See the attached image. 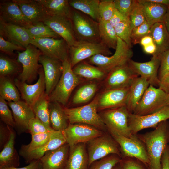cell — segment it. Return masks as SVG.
Here are the masks:
<instances>
[{
	"instance_id": "6da1fadb",
	"label": "cell",
	"mask_w": 169,
	"mask_h": 169,
	"mask_svg": "<svg viewBox=\"0 0 169 169\" xmlns=\"http://www.w3.org/2000/svg\"><path fill=\"white\" fill-rule=\"evenodd\" d=\"M166 121L161 122L155 129L141 136L146 145L149 169H161V158L167 138Z\"/></svg>"
},
{
	"instance_id": "7a4b0ae2",
	"label": "cell",
	"mask_w": 169,
	"mask_h": 169,
	"mask_svg": "<svg viewBox=\"0 0 169 169\" xmlns=\"http://www.w3.org/2000/svg\"><path fill=\"white\" fill-rule=\"evenodd\" d=\"M69 18L77 41L92 43L101 42L98 22L87 15L72 8Z\"/></svg>"
},
{
	"instance_id": "3957f363",
	"label": "cell",
	"mask_w": 169,
	"mask_h": 169,
	"mask_svg": "<svg viewBox=\"0 0 169 169\" xmlns=\"http://www.w3.org/2000/svg\"><path fill=\"white\" fill-rule=\"evenodd\" d=\"M98 97L89 104L81 107L64 108L69 124L81 123L92 126L99 130L107 128L102 118L97 113Z\"/></svg>"
},
{
	"instance_id": "277c9868",
	"label": "cell",
	"mask_w": 169,
	"mask_h": 169,
	"mask_svg": "<svg viewBox=\"0 0 169 169\" xmlns=\"http://www.w3.org/2000/svg\"><path fill=\"white\" fill-rule=\"evenodd\" d=\"M114 54L111 56L98 54L88 59L89 62L108 74L115 68L128 63L133 54L131 48L117 37Z\"/></svg>"
},
{
	"instance_id": "5b68a950",
	"label": "cell",
	"mask_w": 169,
	"mask_h": 169,
	"mask_svg": "<svg viewBox=\"0 0 169 169\" xmlns=\"http://www.w3.org/2000/svg\"><path fill=\"white\" fill-rule=\"evenodd\" d=\"M62 75L56 87L49 96V102L65 105L73 90L79 83L78 76L73 71L69 59L63 62Z\"/></svg>"
},
{
	"instance_id": "8992f818",
	"label": "cell",
	"mask_w": 169,
	"mask_h": 169,
	"mask_svg": "<svg viewBox=\"0 0 169 169\" xmlns=\"http://www.w3.org/2000/svg\"><path fill=\"white\" fill-rule=\"evenodd\" d=\"M169 106L168 94L163 90L150 84L132 114L139 116L156 112Z\"/></svg>"
},
{
	"instance_id": "52a82bcc",
	"label": "cell",
	"mask_w": 169,
	"mask_h": 169,
	"mask_svg": "<svg viewBox=\"0 0 169 169\" xmlns=\"http://www.w3.org/2000/svg\"><path fill=\"white\" fill-rule=\"evenodd\" d=\"M17 60L22 67L18 79L20 80L30 83L35 80L38 74L39 69L42 67L39 64V58L42 54L36 47L30 44L23 52L17 51Z\"/></svg>"
},
{
	"instance_id": "ba28073f",
	"label": "cell",
	"mask_w": 169,
	"mask_h": 169,
	"mask_svg": "<svg viewBox=\"0 0 169 169\" xmlns=\"http://www.w3.org/2000/svg\"><path fill=\"white\" fill-rule=\"evenodd\" d=\"M130 113L126 106H123L107 109L100 116L110 133L129 138L133 135L128 124Z\"/></svg>"
},
{
	"instance_id": "9c48e42d",
	"label": "cell",
	"mask_w": 169,
	"mask_h": 169,
	"mask_svg": "<svg viewBox=\"0 0 169 169\" xmlns=\"http://www.w3.org/2000/svg\"><path fill=\"white\" fill-rule=\"evenodd\" d=\"M98 54L108 56L112 53L102 42H78L76 45L69 47V59L72 67L84 59Z\"/></svg>"
},
{
	"instance_id": "30bf717a",
	"label": "cell",
	"mask_w": 169,
	"mask_h": 169,
	"mask_svg": "<svg viewBox=\"0 0 169 169\" xmlns=\"http://www.w3.org/2000/svg\"><path fill=\"white\" fill-rule=\"evenodd\" d=\"M30 44L38 48L43 54L62 62L69 59V46L62 38H45L31 40Z\"/></svg>"
},
{
	"instance_id": "8fae6325",
	"label": "cell",
	"mask_w": 169,
	"mask_h": 169,
	"mask_svg": "<svg viewBox=\"0 0 169 169\" xmlns=\"http://www.w3.org/2000/svg\"><path fill=\"white\" fill-rule=\"evenodd\" d=\"M169 119V106L164 107L159 111L149 115L139 116L130 113L128 124L133 135L146 128H155L161 122Z\"/></svg>"
},
{
	"instance_id": "7c38bea8",
	"label": "cell",
	"mask_w": 169,
	"mask_h": 169,
	"mask_svg": "<svg viewBox=\"0 0 169 169\" xmlns=\"http://www.w3.org/2000/svg\"><path fill=\"white\" fill-rule=\"evenodd\" d=\"M62 132L69 146L80 143H85L103 134L101 130L81 123L69 124Z\"/></svg>"
},
{
	"instance_id": "4fadbf2b",
	"label": "cell",
	"mask_w": 169,
	"mask_h": 169,
	"mask_svg": "<svg viewBox=\"0 0 169 169\" xmlns=\"http://www.w3.org/2000/svg\"><path fill=\"white\" fill-rule=\"evenodd\" d=\"M109 136L104 135L88 142L89 166L94 162L111 154L120 155L116 143Z\"/></svg>"
},
{
	"instance_id": "5bb4252c",
	"label": "cell",
	"mask_w": 169,
	"mask_h": 169,
	"mask_svg": "<svg viewBox=\"0 0 169 169\" xmlns=\"http://www.w3.org/2000/svg\"><path fill=\"white\" fill-rule=\"evenodd\" d=\"M110 134L120 146L125 156L135 158L148 165L149 160L146 149L135 135L128 138L115 133Z\"/></svg>"
},
{
	"instance_id": "9a60e30c",
	"label": "cell",
	"mask_w": 169,
	"mask_h": 169,
	"mask_svg": "<svg viewBox=\"0 0 169 169\" xmlns=\"http://www.w3.org/2000/svg\"><path fill=\"white\" fill-rule=\"evenodd\" d=\"M39 63L43 68L45 81V92L49 96L59 81L63 71V62L56 59L41 54Z\"/></svg>"
},
{
	"instance_id": "2e32d148",
	"label": "cell",
	"mask_w": 169,
	"mask_h": 169,
	"mask_svg": "<svg viewBox=\"0 0 169 169\" xmlns=\"http://www.w3.org/2000/svg\"><path fill=\"white\" fill-rule=\"evenodd\" d=\"M138 77L128 63L117 67L107 74L105 82V90L129 87L133 80Z\"/></svg>"
},
{
	"instance_id": "e0dca14e",
	"label": "cell",
	"mask_w": 169,
	"mask_h": 169,
	"mask_svg": "<svg viewBox=\"0 0 169 169\" xmlns=\"http://www.w3.org/2000/svg\"><path fill=\"white\" fill-rule=\"evenodd\" d=\"M44 23L63 39L69 47L78 44V41L75 38L72 22L69 17L62 15L50 16Z\"/></svg>"
},
{
	"instance_id": "ac0fdd59",
	"label": "cell",
	"mask_w": 169,
	"mask_h": 169,
	"mask_svg": "<svg viewBox=\"0 0 169 169\" xmlns=\"http://www.w3.org/2000/svg\"><path fill=\"white\" fill-rule=\"evenodd\" d=\"M38 74V81L33 84H28L18 79H15L14 80L15 84L20 93L22 98L31 106L45 92V81L43 67L39 69Z\"/></svg>"
},
{
	"instance_id": "d6986e66",
	"label": "cell",
	"mask_w": 169,
	"mask_h": 169,
	"mask_svg": "<svg viewBox=\"0 0 169 169\" xmlns=\"http://www.w3.org/2000/svg\"><path fill=\"white\" fill-rule=\"evenodd\" d=\"M128 64L135 73L146 79L150 84L159 86L158 72L160 61L158 56H152L150 60L145 62H137L131 59Z\"/></svg>"
},
{
	"instance_id": "ffe728a7",
	"label": "cell",
	"mask_w": 169,
	"mask_h": 169,
	"mask_svg": "<svg viewBox=\"0 0 169 169\" xmlns=\"http://www.w3.org/2000/svg\"><path fill=\"white\" fill-rule=\"evenodd\" d=\"M129 87L105 90L98 97V110L108 109L126 106Z\"/></svg>"
},
{
	"instance_id": "44dd1931",
	"label": "cell",
	"mask_w": 169,
	"mask_h": 169,
	"mask_svg": "<svg viewBox=\"0 0 169 169\" xmlns=\"http://www.w3.org/2000/svg\"><path fill=\"white\" fill-rule=\"evenodd\" d=\"M0 36L5 40L26 49L31 40L25 27L7 23L0 19Z\"/></svg>"
},
{
	"instance_id": "7402d4cb",
	"label": "cell",
	"mask_w": 169,
	"mask_h": 169,
	"mask_svg": "<svg viewBox=\"0 0 169 169\" xmlns=\"http://www.w3.org/2000/svg\"><path fill=\"white\" fill-rule=\"evenodd\" d=\"M28 21L33 24L44 22L50 16L37 0H13Z\"/></svg>"
},
{
	"instance_id": "603a6c76",
	"label": "cell",
	"mask_w": 169,
	"mask_h": 169,
	"mask_svg": "<svg viewBox=\"0 0 169 169\" xmlns=\"http://www.w3.org/2000/svg\"><path fill=\"white\" fill-rule=\"evenodd\" d=\"M0 19L7 23L25 28L31 24L26 18L18 5L13 0L0 2Z\"/></svg>"
},
{
	"instance_id": "cb8c5ba5",
	"label": "cell",
	"mask_w": 169,
	"mask_h": 169,
	"mask_svg": "<svg viewBox=\"0 0 169 169\" xmlns=\"http://www.w3.org/2000/svg\"><path fill=\"white\" fill-rule=\"evenodd\" d=\"M69 146L66 143L59 148L46 152L39 160L42 169H65Z\"/></svg>"
},
{
	"instance_id": "d4e9b609",
	"label": "cell",
	"mask_w": 169,
	"mask_h": 169,
	"mask_svg": "<svg viewBox=\"0 0 169 169\" xmlns=\"http://www.w3.org/2000/svg\"><path fill=\"white\" fill-rule=\"evenodd\" d=\"M66 143L62 131L54 130L45 144L36 149L20 155L26 162L29 163L33 161L39 160L47 152L56 149Z\"/></svg>"
},
{
	"instance_id": "484cf974",
	"label": "cell",
	"mask_w": 169,
	"mask_h": 169,
	"mask_svg": "<svg viewBox=\"0 0 169 169\" xmlns=\"http://www.w3.org/2000/svg\"><path fill=\"white\" fill-rule=\"evenodd\" d=\"M8 105L11 109L16 126L22 130L28 131L30 121L35 117L32 107L20 100L8 102Z\"/></svg>"
},
{
	"instance_id": "4316f807",
	"label": "cell",
	"mask_w": 169,
	"mask_h": 169,
	"mask_svg": "<svg viewBox=\"0 0 169 169\" xmlns=\"http://www.w3.org/2000/svg\"><path fill=\"white\" fill-rule=\"evenodd\" d=\"M89 159L84 143L69 146V156L65 169H88Z\"/></svg>"
},
{
	"instance_id": "83f0119b",
	"label": "cell",
	"mask_w": 169,
	"mask_h": 169,
	"mask_svg": "<svg viewBox=\"0 0 169 169\" xmlns=\"http://www.w3.org/2000/svg\"><path fill=\"white\" fill-rule=\"evenodd\" d=\"M139 0L142 5L146 21L151 27L156 23L163 22L167 6L149 0Z\"/></svg>"
},
{
	"instance_id": "f1b7e54d",
	"label": "cell",
	"mask_w": 169,
	"mask_h": 169,
	"mask_svg": "<svg viewBox=\"0 0 169 169\" xmlns=\"http://www.w3.org/2000/svg\"><path fill=\"white\" fill-rule=\"evenodd\" d=\"M148 35L156 47V53L152 56H158L169 49V33L163 22L157 23L151 26Z\"/></svg>"
},
{
	"instance_id": "f546056e",
	"label": "cell",
	"mask_w": 169,
	"mask_h": 169,
	"mask_svg": "<svg viewBox=\"0 0 169 169\" xmlns=\"http://www.w3.org/2000/svg\"><path fill=\"white\" fill-rule=\"evenodd\" d=\"M150 84L145 78L138 77L132 82L126 106L129 111L132 113Z\"/></svg>"
},
{
	"instance_id": "4dcf8cb0",
	"label": "cell",
	"mask_w": 169,
	"mask_h": 169,
	"mask_svg": "<svg viewBox=\"0 0 169 169\" xmlns=\"http://www.w3.org/2000/svg\"><path fill=\"white\" fill-rule=\"evenodd\" d=\"M15 134L11 129L9 138L0 153V167H17L19 158L14 148Z\"/></svg>"
},
{
	"instance_id": "1f68e13d",
	"label": "cell",
	"mask_w": 169,
	"mask_h": 169,
	"mask_svg": "<svg viewBox=\"0 0 169 169\" xmlns=\"http://www.w3.org/2000/svg\"><path fill=\"white\" fill-rule=\"evenodd\" d=\"M50 121L51 126L55 131H63L68 126V121L60 104L49 102V105Z\"/></svg>"
},
{
	"instance_id": "d6a6232c",
	"label": "cell",
	"mask_w": 169,
	"mask_h": 169,
	"mask_svg": "<svg viewBox=\"0 0 169 169\" xmlns=\"http://www.w3.org/2000/svg\"><path fill=\"white\" fill-rule=\"evenodd\" d=\"M100 2L99 0H69V3L72 8L87 15L98 22Z\"/></svg>"
},
{
	"instance_id": "836d02e7",
	"label": "cell",
	"mask_w": 169,
	"mask_h": 169,
	"mask_svg": "<svg viewBox=\"0 0 169 169\" xmlns=\"http://www.w3.org/2000/svg\"><path fill=\"white\" fill-rule=\"evenodd\" d=\"M50 16L62 15L70 18L72 8L68 0H37Z\"/></svg>"
},
{
	"instance_id": "e575fe53",
	"label": "cell",
	"mask_w": 169,
	"mask_h": 169,
	"mask_svg": "<svg viewBox=\"0 0 169 169\" xmlns=\"http://www.w3.org/2000/svg\"><path fill=\"white\" fill-rule=\"evenodd\" d=\"M49 96L45 92L33 104L32 107L35 117L47 127L53 130L50 123L49 105Z\"/></svg>"
},
{
	"instance_id": "d590c367",
	"label": "cell",
	"mask_w": 169,
	"mask_h": 169,
	"mask_svg": "<svg viewBox=\"0 0 169 169\" xmlns=\"http://www.w3.org/2000/svg\"><path fill=\"white\" fill-rule=\"evenodd\" d=\"M98 23L99 35L101 42L110 49L115 50L118 38L114 27L108 21L100 19Z\"/></svg>"
},
{
	"instance_id": "8d00e7d4",
	"label": "cell",
	"mask_w": 169,
	"mask_h": 169,
	"mask_svg": "<svg viewBox=\"0 0 169 169\" xmlns=\"http://www.w3.org/2000/svg\"><path fill=\"white\" fill-rule=\"evenodd\" d=\"M73 70L77 76L88 79H101L106 76L107 74L98 67L84 62L76 64Z\"/></svg>"
},
{
	"instance_id": "74e56055",
	"label": "cell",
	"mask_w": 169,
	"mask_h": 169,
	"mask_svg": "<svg viewBox=\"0 0 169 169\" xmlns=\"http://www.w3.org/2000/svg\"><path fill=\"white\" fill-rule=\"evenodd\" d=\"M14 82L6 76L0 77V96L9 102L20 100V93Z\"/></svg>"
},
{
	"instance_id": "f35d334b",
	"label": "cell",
	"mask_w": 169,
	"mask_h": 169,
	"mask_svg": "<svg viewBox=\"0 0 169 169\" xmlns=\"http://www.w3.org/2000/svg\"><path fill=\"white\" fill-rule=\"evenodd\" d=\"M26 28L31 40L45 38H59L60 37L43 22L31 24Z\"/></svg>"
},
{
	"instance_id": "ab89813d",
	"label": "cell",
	"mask_w": 169,
	"mask_h": 169,
	"mask_svg": "<svg viewBox=\"0 0 169 169\" xmlns=\"http://www.w3.org/2000/svg\"><path fill=\"white\" fill-rule=\"evenodd\" d=\"M97 88V84L94 83L83 85L75 92L72 99V103L78 104L88 102L94 95Z\"/></svg>"
},
{
	"instance_id": "60d3db41",
	"label": "cell",
	"mask_w": 169,
	"mask_h": 169,
	"mask_svg": "<svg viewBox=\"0 0 169 169\" xmlns=\"http://www.w3.org/2000/svg\"><path fill=\"white\" fill-rule=\"evenodd\" d=\"M20 63L16 60L0 54V76H8L17 73L20 70Z\"/></svg>"
},
{
	"instance_id": "b9f144b4",
	"label": "cell",
	"mask_w": 169,
	"mask_h": 169,
	"mask_svg": "<svg viewBox=\"0 0 169 169\" xmlns=\"http://www.w3.org/2000/svg\"><path fill=\"white\" fill-rule=\"evenodd\" d=\"M52 131L32 135L30 142L27 145H22L19 151L20 154L32 151L45 144L49 140Z\"/></svg>"
},
{
	"instance_id": "7bdbcfd3",
	"label": "cell",
	"mask_w": 169,
	"mask_h": 169,
	"mask_svg": "<svg viewBox=\"0 0 169 169\" xmlns=\"http://www.w3.org/2000/svg\"><path fill=\"white\" fill-rule=\"evenodd\" d=\"M129 21L131 30L146 21L142 5L139 0L129 16Z\"/></svg>"
},
{
	"instance_id": "ee69618b",
	"label": "cell",
	"mask_w": 169,
	"mask_h": 169,
	"mask_svg": "<svg viewBox=\"0 0 169 169\" xmlns=\"http://www.w3.org/2000/svg\"><path fill=\"white\" fill-rule=\"evenodd\" d=\"M115 9L114 0H100L98 8L100 19L109 22Z\"/></svg>"
},
{
	"instance_id": "f6af8a7d",
	"label": "cell",
	"mask_w": 169,
	"mask_h": 169,
	"mask_svg": "<svg viewBox=\"0 0 169 169\" xmlns=\"http://www.w3.org/2000/svg\"><path fill=\"white\" fill-rule=\"evenodd\" d=\"M114 28L117 36L131 48L132 44L131 39V30L129 21L121 22L116 26Z\"/></svg>"
},
{
	"instance_id": "bcb514c9",
	"label": "cell",
	"mask_w": 169,
	"mask_h": 169,
	"mask_svg": "<svg viewBox=\"0 0 169 169\" xmlns=\"http://www.w3.org/2000/svg\"><path fill=\"white\" fill-rule=\"evenodd\" d=\"M151 26L145 21L140 25L131 30V39L132 44H139L141 39L145 36L148 35Z\"/></svg>"
},
{
	"instance_id": "7dc6e473",
	"label": "cell",
	"mask_w": 169,
	"mask_h": 169,
	"mask_svg": "<svg viewBox=\"0 0 169 169\" xmlns=\"http://www.w3.org/2000/svg\"><path fill=\"white\" fill-rule=\"evenodd\" d=\"M6 100L0 96V118L7 125L15 127L16 124L11 110Z\"/></svg>"
},
{
	"instance_id": "c3c4849f",
	"label": "cell",
	"mask_w": 169,
	"mask_h": 169,
	"mask_svg": "<svg viewBox=\"0 0 169 169\" xmlns=\"http://www.w3.org/2000/svg\"><path fill=\"white\" fill-rule=\"evenodd\" d=\"M115 8L125 17L129 16L137 2V0H115Z\"/></svg>"
},
{
	"instance_id": "681fc988",
	"label": "cell",
	"mask_w": 169,
	"mask_h": 169,
	"mask_svg": "<svg viewBox=\"0 0 169 169\" xmlns=\"http://www.w3.org/2000/svg\"><path fill=\"white\" fill-rule=\"evenodd\" d=\"M95 163L90 169H112L120 161L115 156H106Z\"/></svg>"
},
{
	"instance_id": "f907efd6",
	"label": "cell",
	"mask_w": 169,
	"mask_h": 169,
	"mask_svg": "<svg viewBox=\"0 0 169 169\" xmlns=\"http://www.w3.org/2000/svg\"><path fill=\"white\" fill-rule=\"evenodd\" d=\"M28 130L31 135L49 132L54 130L48 128L39 119L36 117L32 119L30 121Z\"/></svg>"
},
{
	"instance_id": "816d5d0a",
	"label": "cell",
	"mask_w": 169,
	"mask_h": 169,
	"mask_svg": "<svg viewBox=\"0 0 169 169\" xmlns=\"http://www.w3.org/2000/svg\"><path fill=\"white\" fill-rule=\"evenodd\" d=\"M160 64L158 72L160 82L169 72V49L158 56Z\"/></svg>"
},
{
	"instance_id": "f5cc1de1",
	"label": "cell",
	"mask_w": 169,
	"mask_h": 169,
	"mask_svg": "<svg viewBox=\"0 0 169 169\" xmlns=\"http://www.w3.org/2000/svg\"><path fill=\"white\" fill-rule=\"evenodd\" d=\"M26 49L5 40L0 36V50L10 56L14 54V51L24 50Z\"/></svg>"
},
{
	"instance_id": "db71d44e",
	"label": "cell",
	"mask_w": 169,
	"mask_h": 169,
	"mask_svg": "<svg viewBox=\"0 0 169 169\" xmlns=\"http://www.w3.org/2000/svg\"><path fill=\"white\" fill-rule=\"evenodd\" d=\"M7 125L5 127L2 124L0 125V146L2 149L9 138L11 129Z\"/></svg>"
},
{
	"instance_id": "11a10c76",
	"label": "cell",
	"mask_w": 169,
	"mask_h": 169,
	"mask_svg": "<svg viewBox=\"0 0 169 169\" xmlns=\"http://www.w3.org/2000/svg\"><path fill=\"white\" fill-rule=\"evenodd\" d=\"M125 21H129V19L124 17L115 8L109 22L112 26L115 27L120 23Z\"/></svg>"
},
{
	"instance_id": "9f6ffc18",
	"label": "cell",
	"mask_w": 169,
	"mask_h": 169,
	"mask_svg": "<svg viewBox=\"0 0 169 169\" xmlns=\"http://www.w3.org/2000/svg\"><path fill=\"white\" fill-rule=\"evenodd\" d=\"M0 169H42V168L40 160H38L32 161L28 165L23 167H0Z\"/></svg>"
},
{
	"instance_id": "6f0895ef",
	"label": "cell",
	"mask_w": 169,
	"mask_h": 169,
	"mask_svg": "<svg viewBox=\"0 0 169 169\" xmlns=\"http://www.w3.org/2000/svg\"><path fill=\"white\" fill-rule=\"evenodd\" d=\"M161 169H169V148L166 146L161 158Z\"/></svg>"
},
{
	"instance_id": "680465c9",
	"label": "cell",
	"mask_w": 169,
	"mask_h": 169,
	"mask_svg": "<svg viewBox=\"0 0 169 169\" xmlns=\"http://www.w3.org/2000/svg\"><path fill=\"white\" fill-rule=\"evenodd\" d=\"M159 88L166 93H169V72L160 82Z\"/></svg>"
},
{
	"instance_id": "91938a15",
	"label": "cell",
	"mask_w": 169,
	"mask_h": 169,
	"mask_svg": "<svg viewBox=\"0 0 169 169\" xmlns=\"http://www.w3.org/2000/svg\"><path fill=\"white\" fill-rule=\"evenodd\" d=\"M122 169H144L142 166L135 161L129 160L123 164Z\"/></svg>"
},
{
	"instance_id": "94428289",
	"label": "cell",
	"mask_w": 169,
	"mask_h": 169,
	"mask_svg": "<svg viewBox=\"0 0 169 169\" xmlns=\"http://www.w3.org/2000/svg\"><path fill=\"white\" fill-rule=\"evenodd\" d=\"M144 52L146 54L154 56L156 51V47L153 43L147 46L143 47Z\"/></svg>"
},
{
	"instance_id": "6125c7cd",
	"label": "cell",
	"mask_w": 169,
	"mask_h": 169,
	"mask_svg": "<svg viewBox=\"0 0 169 169\" xmlns=\"http://www.w3.org/2000/svg\"><path fill=\"white\" fill-rule=\"evenodd\" d=\"M153 43V40L152 38L148 35L143 38L139 44L143 47Z\"/></svg>"
},
{
	"instance_id": "be15d7a7",
	"label": "cell",
	"mask_w": 169,
	"mask_h": 169,
	"mask_svg": "<svg viewBox=\"0 0 169 169\" xmlns=\"http://www.w3.org/2000/svg\"><path fill=\"white\" fill-rule=\"evenodd\" d=\"M163 23L169 33V8L164 17Z\"/></svg>"
},
{
	"instance_id": "e7e4bbea",
	"label": "cell",
	"mask_w": 169,
	"mask_h": 169,
	"mask_svg": "<svg viewBox=\"0 0 169 169\" xmlns=\"http://www.w3.org/2000/svg\"><path fill=\"white\" fill-rule=\"evenodd\" d=\"M150 1L157 3L167 6L169 8V0H149Z\"/></svg>"
},
{
	"instance_id": "03108f58",
	"label": "cell",
	"mask_w": 169,
	"mask_h": 169,
	"mask_svg": "<svg viewBox=\"0 0 169 169\" xmlns=\"http://www.w3.org/2000/svg\"><path fill=\"white\" fill-rule=\"evenodd\" d=\"M112 169H122V167H114Z\"/></svg>"
},
{
	"instance_id": "003e7915",
	"label": "cell",
	"mask_w": 169,
	"mask_h": 169,
	"mask_svg": "<svg viewBox=\"0 0 169 169\" xmlns=\"http://www.w3.org/2000/svg\"><path fill=\"white\" fill-rule=\"evenodd\" d=\"M168 94V100L169 103V93Z\"/></svg>"
}]
</instances>
